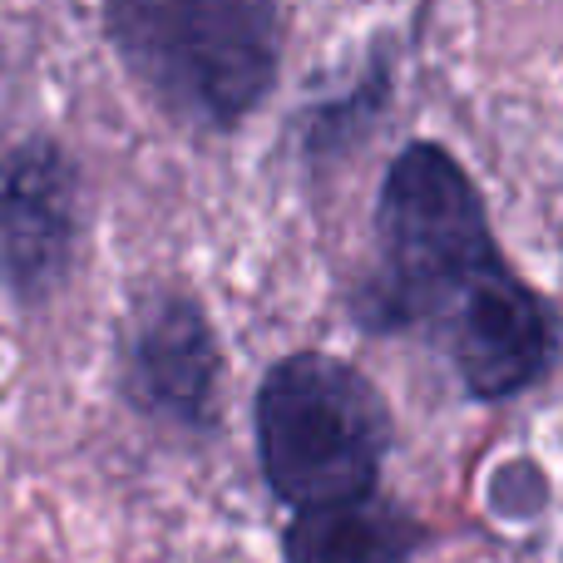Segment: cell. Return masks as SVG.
Listing matches in <instances>:
<instances>
[{
    "label": "cell",
    "mask_w": 563,
    "mask_h": 563,
    "mask_svg": "<svg viewBox=\"0 0 563 563\" xmlns=\"http://www.w3.org/2000/svg\"><path fill=\"white\" fill-rule=\"evenodd\" d=\"M351 311L366 331H420L475 400H509L559 361L554 311L505 263L479 188L440 144H406L376 198V267Z\"/></svg>",
    "instance_id": "6da1fadb"
},
{
    "label": "cell",
    "mask_w": 563,
    "mask_h": 563,
    "mask_svg": "<svg viewBox=\"0 0 563 563\" xmlns=\"http://www.w3.org/2000/svg\"><path fill=\"white\" fill-rule=\"evenodd\" d=\"M104 35L144 99L188 134H233L282 69L277 0H104Z\"/></svg>",
    "instance_id": "7a4b0ae2"
},
{
    "label": "cell",
    "mask_w": 563,
    "mask_h": 563,
    "mask_svg": "<svg viewBox=\"0 0 563 563\" xmlns=\"http://www.w3.org/2000/svg\"><path fill=\"white\" fill-rule=\"evenodd\" d=\"M257 465L282 505L371 495L390 450V406L351 361L282 356L257 386Z\"/></svg>",
    "instance_id": "3957f363"
},
{
    "label": "cell",
    "mask_w": 563,
    "mask_h": 563,
    "mask_svg": "<svg viewBox=\"0 0 563 563\" xmlns=\"http://www.w3.org/2000/svg\"><path fill=\"white\" fill-rule=\"evenodd\" d=\"M223 351L203 301L178 287L139 297L119 336V386L129 406L178 430H213Z\"/></svg>",
    "instance_id": "277c9868"
},
{
    "label": "cell",
    "mask_w": 563,
    "mask_h": 563,
    "mask_svg": "<svg viewBox=\"0 0 563 563\" xmlns=\"http://www.w3.org/2000/svg\"><path fill=\"white\" fill-rule=\"evenodd\" d=\"M79 247V168L55 139H25L0 164V282L45 301Z\"/></svg>",
    "instance_id": "5b68a950"
},
{
    "label": "cell",
    "mask_w": 563,
    "mask_h": 563,
    "mask_svg": "<svg viewBox=\"0 0 563 563\" xmlns=\"http://www.w3.org/2000/svg\"><path fill=\"white\" fill-rule=\"evenodd\" d=\"M430 529L386 495H351L301 505L282 534V563H410Z\"/></svg>",
    "instance_id": "8992f818"
}]
</instances>
